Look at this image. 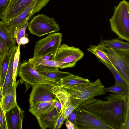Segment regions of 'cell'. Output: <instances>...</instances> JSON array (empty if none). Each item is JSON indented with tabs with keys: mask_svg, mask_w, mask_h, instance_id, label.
<instances>
[{
	"mask_svg": "<svg viewBox=\"0 0 129 129\" xmlns=\"http://www.w3.org/2000/svg\"><path fill=\"white\" fill-rule=\"evenodd\" d=\"M17 49V48L14 51L10 59L4 83L2 87L3 96L7 92L14 88L18 85L17 82L16 81V83L13 85V61L14 55Z\"/></svg>",
	"mask_w": 129,
	"mask_h": 129,
	"instance_id": "obj_15",
	"label": "cell"
},
{
	"mask_svg": "<svg viewBox=\"0 0 129 129\" xmlns=\"http://www.w3.org/2000/svg\"><path fill=\"white\" fill-rule=\"evenodd\" d=\"M16 88L7 92L1 99V105L5 112L17 105L16 95Z\"/></svg>",
	"mask_w": 129,
	"mask_h": 129,
	"instance_id": "obj_19",
	"label": "cell"
},
{
	"mask_svg": "<svg viewBox=\"0 0 129 129\" xmlns=\"http://www.w3.org/2000/svg\"><path fill=\"white\" fill-rule=\"evenodd\" d=\"M84 56L83 52L79 48L64 44L59 48L54 60L62 63L59 68L64 69L75 66Z\"/></svg>",
	"mask_w": 129,
	"mask_h": 129,
	"instance_id": "obj_8",
	"label": "cell"
},
{
	"mask_svg": "<svg viewBox=\"0 0 129 129\" xmlns=\"http://www.w3.org/2000/svg\"><path fill=\"white\" fill-rule=\"evenodd\" d=\"M26 35L21 38L19 44L24 45L28 43L29 42V39Z\"/></svg>",
	"mask_w": 129,
	"mask_h": 129,
	"instance_id": "obj_39",
	"label": "cell"
},
{
	"mask_svg": "<svg viewBox=\"0 0 129 129\" xmlns=\"http://www.w3.org/2000/svg\"><path fill=\"white\" fill-rule=\"evenodd\" d=\"M51 86L45 84L32 86L29 95L30 105L39 102L51 101L57 99L53 92Z\"/></svg>",
	"mask_w": 129,
	"mask_h": 129,
	"instance_id": "obj_11",
	"label": "cell"
},
{
	"mask_svg": "<svg viewBox=\"0 0 129 129\" xmlns=\"http://www.w3.org/2000/svg\"><path fill=\"white\" fill-rule=\"evenodd\" d=\"M40 73L49 78L55 80L57 82L71 74L68 72L61 71L59 69L51 72Z\"/></svg>",
	"mask_w": 129,
	"mask_h": 129,
	"instance_id": "obj_28",
	"label": "cell"
},
{
	"mask_svg": "<svg viewBox=\"0 0 129 129\" xmlns=\"http://www.w3.org/2000/svg\"><path fill=\"white\" fill-rule=\"evenodd\" d=\"M42 57L47 60H54L55 59V57L53 55L50 53Z\"/></svg>",
	"mask_w": 129,
	"mask_h": 129,
	"instance_id": "obj_40",
	"label": "cell"
},
{
	"mask_svg": "<svg viewBox=\"0 0 129 129\" xmlns=\"http://www.w3.org/2000/svg\"><path fill=\"white\" fill-rule=\"evenodd\" d=\"M60 113L54 107L49 111L36 118L42 129H52Z\"/></svg>",
	"mask_w": 129,
	"mask_h": 129,
	"instance_id": "obj_14",
	"label": "cell"
},
{
	"mask_svg": "<svg viewBox=\"0 0 129 129\" xmlns=\"http://www.w3.org/2000/svg\"><path fill=\"white\" fill-rule=\"evenodd\" d=\"M62 33H51L37 41L35 46L33 57H42L49 53L55 56L61 45Z\"/></svg>",
	"mask_w": 129,
	"mask_h": 129,
	"instance_id": "obj_6",
	"label": "cell"
},
{
	"mask_svg": "<svg viewBox=\"0 0 129 129\" xmlns=\"http://www.w3.org/2000/svg\"><path fill=\"white\" fill-rule=\"evenodd\" d=\"M29 20L27 19L23 23L16 26L12 31L13 36L18 44L20 43L21 38L26 35L25 32Z\"/></svg>",
	"mask_w": 129,
	"mask_h": 129,
	"instance_id": "obj_24",
	"label": "cell"
},
{
	"mask_svg": "<svg viewBox=\"0 0 129 129\" xmlns=\"http://www.w3.org/2000/svg\"><path fill=\"white\" fill-rule=\"evenodd\" d=\"M0 89L2 90V88L1 86V79H0Z\"/></svg>",
	"mask_w": 129,
	"mask_h": 129,
	"instance_id": "obj_41",
	"label": "cell"
},
{
	"mask_svg": "<svg viewBox=\"0 0 129 129\" xmlns=\"http://www.w3.org/2000/svg\"><path fill=\"white\" fill-rule=\"evenodd\" d=\"M63 113V111L62 110L56 119L52 129H59L61 128L66 120L64 117Z\"/></svg>",
	"mask_w": 129,
	"mask_h": 129,
	"instance_id": "obj_33",
	"label": "cell"
},
{
	"mask_svg": "<svg viewBox=\"0 0 129 129\" xmlns=\"http://www.w3.org/2000/svg\"><path fill=\"white\" fill-rule=\"evenodd\" d=\"M0 37L4 42L8 49L15 46V40L12 32L6 23L0 21Z\"/></svg>",
	"mask_w": 129,
	"mask_h": 129,
	"instance_id": "obj_18",
	"label": "cell"
},
{
	"mask_svg": "<svg viewBox=\"0 0 129 129\" xmlns=\"http://www.w3.org/2000/svg\"><path fill=\"white\" fill-rule=\"evenodd\" d=\"M10 0H0V19L3 20Z\"/></svg>",
	"mask_w": 129,
	"mask_h": 129,
	"instance_id": "obj_31",
	"label": "cell"
},
{
	"mask_svg": "<svg viewBox=\"0 0 129 129\" xmlns=\"http://www.w3.org/2000/svg\"><path fill=\"white\" fill-rule=\"evenodd\" d=\"M101 49L107 57L112 67L129 85V49L111 48Z\"/></svg>",
	"mask_w": 129,
	"mask_h": 129,
	"instance_id": "obj_4",
	"label": "cell"
},
{
	"mask_svg": "<svg viewBox=\"0 0 129 129\" xmlns=\"http://www.w3.org/2000/svg\"><path fill=\"white\" fill-rule=\"evenodd\" d=\"M50 0H34L23 12L6 23L12 31L17 26L27 19H30L35 13L39 12L47 5Z\"/></svg>",
	"mask_w": 129,
	"mask_h": 129,
	"instance_id": "obj_10",
	"label": "cell"
},
{
	"mask_svg": "<svg viewBox=\"0 0 129 129\" xmlns=\"http://www.w3.org/2000/svg\"><path fill=\"white\" fill-rule=\"evenodd\" d=\"M18 75L26 83L32 86L45 84L53 86L57 82L38 72L32 67L28 61L20 64Z\"/></svg>",
	"mask_w": 129,
	"mask_h": 129,
	"instance_id": "obj_7",
	"label": "cell"
},
{
	"mask_svg": "<svg viewBox=\"0 0 129 129\" xmlns=\"http://www.w3.org/2000/svg\"><path fill=\"white\" fill-rule=\"evenodd\" d=\"M32 67L40 73L49 72L58 70V68L57 67H50L42 65H37Z\"/></svg>",
	"mask_w": 129,
	"mask_h": 129,
	"instance_id": "obj_30",
	"label": "cell"
},
{
	"mask_svg": "<svg viewBox=\"0 0 129 129\" xmlns=\"http://www.w3.org/2000/svg\"><path fill=\"white\" fill-rule=\"evenodd\" d=\"M104 98L106 101L94 98L78 107L91 113L112 129H123L129 112V95L110 94Z\"/></svg>",
	"mask_w": 129,
	"mask_h": 129,
	"instance_id": "obj_1",
	"label": "cell"
},
{
	"mask_svg": "<svg viewBox=\"0 0 129 129\" xmlns=\"http://www.w3.org/2000/svg\"><path fill=\"white\" fill-rule=\"evenodd\" d=\"M0 129H7L5 113L2 106L0 100Z\"/></svg>",
	"mask_w": 129,
	"mask_h": 129,
	"instance_id": "obj_35",
	"label": "cell"
},
{
	"mask_svg": "<svg viewBox=\"0 0 129 129\" xmlns=\"http://www.w3.org/2000/svg\"><path fill=\"white\" fill-rule=\"evenodd\" d=\"M87 50L94 54L102 63H105L112 66L107 57L98 45H90Z\"/></svg>",
	"mask_w": 129,
	"mask_h": 129,
	"instance_id": "obj_25",
	"label": "cell"
},
{
	"mask_svg": "<svg viewBox=\"0 0 129 129\" xmlns=\"http://www.w3.org/2000/svg\"><path fill=\"white\" fill-rule=\"evenodd\" d=\"M97 45L101 49L111 48L119 50L129 49L128 42H124L117 39L103 40Z\"/></svg>",
	"mask_w": 129,
	"mask_h": 129,
	"instance_id": "obj_20",
	"label": "cell"
},
{
	"mask_svg": "<svg viewBox=\"0 0 129 129\" xmlns=\"http://www.w3.org/2000/svg\"><path fill=\"white\" fill-rule=\"evenodd\" d=\"M104 91L123 96L129 95V86H124L115 83L112 87L104 88Z\"/></svg>",
	"mask_w": 129,
	"mask_h": 129,
	"instance_id": "obj_26",
	"label": "cell"
},
{
	"mask_svg": "<svg viewBox=\"0 0 129 129\" xmlns=\"http://www.w3.org/2000/svg\"><path fill=\"white\" fill-rule=\"evenodd\" d=\"M76 110H75L69 116L68 120L75 125V121Z\"/></svg>",
	"mask_w": 129,
	"mask_h": 129,
	"instance_id": "obj_38",
	"label": "cell"
},
{
	"mask_svg": "<svg viewBox=\"0 0 129 129\" xmlns=\"http://www.w3.org/2000/svg\"><path fill=\"white\" fill-rule=\"evenodd\" d=\"M9 49H8L4 42L0 37V63Z\"/></svg>",
	"mask_w": 129,
	"mask_h": 129,
	"instance_id": "obj_34",
	"label": "cell"
},
{
	"mask_svg": "<svg viewBox=\"0 0 129 129\" xmlns=\"http://www.w3.org/2000/svg\"><path fill=\"white\" fill-rule=\"evenodd\" d=\"M110 70L115 80V83L124 86H129L119 73L112 66L105 63H102Z\"/></svg>",
	"mask_w": 129,
	"mask_h": 129,
	"instance_id": "obj_29",
	"label": "cell"
},
{
	"mask_svg": "<svg viewBox=\"0 0 129 129\" xmlns=\"http://www.w3.org/2000/svg\"><path fill=\"white\" fill-rule=\"evenodd\" d=\"M60 86L70 93L72 103L78 105L96 96L105 94L104 91L105 87L99 78L93 82L72 86Z\"/></svg>",
	"mask_w": 129,
	"mask_h": 129,
	"instance_id": "obj_2",
	"label": "cell"
},
{
	"mask_svg": "<svg viewBox=\"0 0 129 129\" xmlns=\"http://www.w3.org/2000/svg\"><path fill=\"white\" fill-rule=\"evenodd\" d=\"M89 79L75 75L71 74L56 83L59 86H72L90 82Z\"/></svg>",
	"mask_w": 129,
	"mask_h": 129,
	"instance_id": "obj_22",
	"label": "cell"
},
{
	"mask_svg": "<svg viewBox=\"0 0 129 129\" xmlns=\"http://www.w3.org/2000/svg\"><path fill=\"white\" fill-rule=\"evenodd\" d=\"M54 106L60 113L62 111V105L58 99H57L55 100L53 103Z\"/></svg>",
	"mask_w": 129,
	"mask_h": 129,
	"instance_id": "obj_36",
	"label": "cell"
},
{
	"mask_svg": "<svg viewBox=\"0 0 129 129\" xmlns=\"http://www.w3.org/2000/svg\"><path fill=\"white\" fill-rule=\"evenodd\" d=\"M65 122L67 128L68 129H78L75 125L68 120H66Z\"/></svg>",
	"mask_w": 129,
	"mask_h": 129,
	"instance_id": "obj_37",
	"label": "cell"
},
{
	"mask_svg": "<svg viewBox=\"0 0 129 129\" xmlns=\"http://www.w3.org/2000/svg\"><path fill=\"white\" fill-rule=\"evenodd\" d=\"M111 29L120 39L129 41V3L122 0L115 6L110 19Z\"/></svg>",
	"mask_w": 129,
	"mask_h": 129,
	"instance_id": "obj_3",
	"label": "cell"
},
{
	"mask_svg": "<svg viewBox=\"0 0 129 129\" xmlns=\"http://www.w3.org/2000/svg\"><path fill=\"white\" fill-rule=\"evenodd\" d=\"M28 26L30 33L39 37L58 31L60 29L53 17L41 14L34 16L29 23Z\"/></svg>",
	"mask_w": 129,
	"mask_h": 129,
	"instance_id": "obj_5",
	"label": "cell"
},
{
	"mask_svg": "<svg viewBox=\"0 0 129 129\" xmlns=\"http://www.w3.org/2000/svg\"><path fill=\"white\" fill-rule=\"evenodd\" d=\"M55 100L50 101L39 102L30 105L29 111L36 117H37L54 108L53 103Z\"/></svg>",
	"mask_w": 129,
	"mask_h": 129,
	"instance_id": "obj_17",
	"label": "cell"
},
{
	"mask_svg": "<svg viewBox=\"0 0 129 129\" xmlns=\"http://www.w3.org/2000/svg\"><path fill=\"white\" fill-rule=\"evenodd\" d=\"M17 48L18 46H15L10 48L1 62L0 64V79L2 89L11 56L14 51Z\"/></svg>",
	"mask_w": 129,
	"mask_h": 129,
	"instance_id": "obj_21",
	"label": "cell"
},
{
	"mask_svg": "<svg viewBox=\"0 0 129 129\" xmlns=\"http://www.w3.org/2000/svg\"><path fill=\"white\" fill-rule=\"evenodd\" d=\"M78 105V104H75L71 103L63 111V115L66 120H68L69 116L77 108Z\"/></svg>",
	"mask_w": 129,
	"mask_h": 129,
	"instance_id": "obj_32",
	"label": "cell"
},
{
	"mask_svg": "<svg viewBox=\"0 0 129 129\" xmlns=\"http://www.w3.org/2000/svg\"><path fill=\"white\" fill-rule=\"evenodd\" d=\"M75 110V125L78 129H112L85 109L77 106Z\"/></svg>",
	"mask_w": 129,
	"mask_h": 129,
	"instance_id": "obj_9",
	"label": "cell"
},
{
	"mask_svg": "<svg viewBox=\"0 0 129 129\" xmlns=\"http://www.w3.org/2000/svg\"><path fill=\"white\" fill-rule=\"evenodd\" d=\"M17 49L14 56L13 64V85L16 83V78L18 74V71L20 66V54L21 44H18Z\"/></svg>",
	"mask_w": 129,
	"mask_h": 129,
	"instance_id": "obj_27",
	"label": "cell"
},
{
	"mask_svg": "<svg viewBox=\"0 0 129 129\" xmlns=\"http://www.w3.org/2000/svg\"><path fill=\"white\" fill-rule=\"evenodd\" d=\"M34 0H10L2 21L6 23L19 15Z\"/></svg>",
	"mask_w": 129,
	"mask_h": 129,
	"instance_id": "obj_13",
	"label": "cell"
},
{
	"mask_svg": "<svg viewBox=\"0 0 129 129\" xmlns=\"http://www.w3.org/2000/svg\"><path fill=\"white\" fill-rule=\"evenodd\" d=\"M53 93L60 102L62 106V110L72 103L71 96L67 90L62 87L56 85L51 86Z\"/></svg>",
	"mask_w": 129,
	"mask_h": 129,
	"instance_id": "obj_16",
	"label": "cell"
},
{
	"mask_svg": "<svg viewBox=\"0 0 129 129\" xmlns=\"http://www.w3.org/2000/svg\"><path fill=\"white\" fill-rule=\"evenodd\" d=\"M24 113L17 104L5 112L7 129H22Z\"/></svg>",
	"mask_w": 129,
	"mask_h": 129,
	"instance_id": "obj_12",
	"label": "cell"
},
{
	"mask_svg": "<svg viewBox=\"0 0 129 129\" xmlns=\"http://www.w3.org/2000/svg\"><path fill=\"white\" fill-rule=\"evenodd\" d=\"M28 62L32 67L37 65H42L50 67H57L59 68L62 64L60 62L54 60H46L41 57L31 58L29 60Z\"/></svg>",
	"mask_w": 129,
	"mask_h": 129,
	"instance_id": "obj_23",
	"label": "cell"
}]
</instances>
